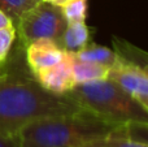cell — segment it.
I'll return each instance as SVG.
<instances>
[{"mask_svg": "<svg viewBox=\"0 0 148 147\" xmlns=\"http://www.w3.org/2000/svg\"><path fill=\"white\" fill-rule=\"evenodd\" d=\"M66 95L81 107L116 125L148 124V109L108 78L75 85Z\"/></svg>", "mask_w": 148, "mask_h": 147, "instance_id": "cell-3", "label": "cell"}, {"mask_svg": "<svg viewBox=\"0 0 148 147\" xmlns=\"http://www.w3.org/2000/svg\"><path fill=\"white\" fill-rule=\"evenodd\" d=\"M148 124L131 122L118 126L108 135L90 142L84 147H148Z\"/></svg>", "mask_w": 148, "mask_h": 147, "instance_id": "cell-7", "label": "cell"}, {"mask_svg": "<svg viewBox=\"0 0 148 147\" xmlns=\"http://www.w3.org/2000/svg\"><path fill=\"white\" fill-rule=\"evenodd\" d=\"M108 80L113 81L143 108L148 109V67L125 61L118 57L117 63L109 68Z\"/></svg>", "mask_w": 148, "mask_h": 147, "instance_id": "cell-5", "label": "cell"}, {"mask_svg": "<svg viewBox=\"0 0 148 147\" xmlns=\"http://www.w3.org/2000/svg\"><path fill=\"white\" fill-rule=\"evenodd\" d=\"M65 52L51 39H38L25 47V57L29 70L33 76L53 67L65 56Z\"/></svg>", "mask_w": 148, "mask_h": 147, "instance_id": "cell-6", "label": "cell"}, {"mask_svg": "<svg viewBox=\"0 0 148 147\" xmlns=\"http://www.w3.org/2000/svg\"><path fill=\"white\" fill-rule=\"evenodd\" d=\"M60 9L68 23L83 22L87 17V0H65Z\"/></svg>", "mask_w": 148, "mask_h": 147, "instance_id": "cell-14", "label": "cell"}, {"mask_svg": "<svg viewBox=\"0 0 148 147\" xmlns=\"http://www.w3.org/2000/svg\"><path fill=\"white\" fill-rule=\"evenodd\" d=\"M0 147H21L20 134H0Z\"/></svg>", "mask_w": 148, "mask_h": 147, "instance_id": "cell-16", "label": "cell"}, {"mask_svg": "<svg viewBox=\"0 0 148 147\" xmlns=\"http://www.w3.org/2000/svg\"><path fill=\"white\" fill-rule=\"evenodd\" d=\"M35 80L49 93L64 95L75 86L72 69V54L65 52V56L57 64L34 76Z\"/></svg>", "mask_w": 148, "mask_h": 147, "instance_id": "cell-8", "label": "cell"}, {"mask_svg": "<svg viewBox=\"0 0 148 147\" xmlns=\"http://www.w3.org/2000/svg\"><path fill=\"white\" fill-rule=\"evenodd\" d=\"M72 69L75 85L105 80V78H108V73H109V68L79 60L78 57H75L74 54H72Z\"/></svg>", "mask_w": 148, "mask_h": 147, "instance_id": "cell-10", "label": "cell"}, {"mask_svg": "<svg viewBox=\"0 0 148 147\" xmlns=\"http://www.w3.org/2000/svg\"><path fill=\"white\" fill-rule=\"evenodd\" d=\"M40 0H0V10L10 20L12 25L17 27L22 16Z\"/></svg>", "mask_w": 148, "mask_h": 147, "instance_id": "cell-12", "label": "cell"}, {"mask_svg": "<svg viewBox=\"0 0 148 147\" xmlns=\"http://www.w3.org/2000/svg\"><path fill=\"white\" fill-rule=\"evenodd\" d=\"M84 109L74 99L47 91L31 72L8 64L0 78V134H20L27 124Z\"/></svg>", "mask_w": 148, "mask_h": 147, "instance_id": "cell-1", "label": "cell"}, {"mask_svg": "<svg viewBox=\"0 0 148 147\" xmlns=\"http://www.w3.org/2000/svg\"><path fill=\"white\" fill-rule=\"evenodd\" d=\"M16 36H17V31L14 26L0 29V65H4L9 59Z\"/></svg>", "mask_w": 148, "mask_h": 147, "instance_id": "cell-15", "label": "cell"}, {"mask_svg": "<svg viewBox=\"0 0 148 147\" xmlns=\"http://www.w3.org/2000/svg\"><path fill=\"white\" fill-rule=\"evenodd\" d=\"M118 126L84 108L27 124L20 132L21 147H84Z\"/></svg>", "mask_w": 148, "mask_h": 147, "instance_id": "cell-2", "label": "cell"}, {"mask_svg": "<svg viewBox=\"0 0 148 147\" xmlns=\"http://www.w3.org/2000/svg\"><path fill=\"white\" fill-rule=\"evenodd\" d=\"M66 25L59 5L40 0L22 16L16 31L23 47L38 39H51L60 46Z\"/></svg>", "mask_w": 148, "mask_h": 147, "instance_id": "cell-4", "label": "cell"}, {"mask_svg": "<svg viewBox=\"0 0 148 147\" xmlns=\"http://www.w3.org/2000/svg\"><path fill=\"white\" fill-rule=\"evenodd\" d=\"M7 69H8V64L5 63L4 65H0V78L3 77V76L5 74V72H7Z\"/></svg>", "mask_w": 148, "mask_h": 147, "instance_id": "cell-18", "label": "cell"}, {"mask_svg": "<svg viewBox=\"0 0 148 147\" xmlns=\"http://www.w3.org/2000/svg\"><path fill=\"white\" fill-rule=\"evenodd\" d=\"M8 26H13L12 22H10V20L7 17V16L4 14V13L0 10V29L3 27H8Z\"/></svg>", "mask_w": 148, "mask_h": 147, "instance_id": "cell-17", "label": "cell"}, {"mask_svg": "<svg viewBox=\"0 0 148 147\" xmlns=\"http://www.w3.org/2000/svg\"><path fill=\"white\" fill-rule=\"evenodd\" d=\"M74 55L79 60L94 63V64H99V65H104L107 68H112L118 60V55L114 52V49H110L108 47L92 43V42Z\"/></svg>", "mask_w": 148, "mask_h": 147, "instance_id": "cell-11", "label": "cell"}, {"mask_svg": "<svg viewBox=\"0 0 148 147\" xmlns=\"http://www.w3.org/2000/svg\"><path fill=\"white\" fill-rule=\"evenodd\" d=\"M44 1H48V3H52V4H55V5H61L62 3L65 1V0H44Z\"/></svg>", "mask_w": 148, "mask_h": 147, "instance_id": "cell-19", "label": "cell"}, {"mask_svg": "<svg viewBox=\"0 0 148 147\" xmlns=\"http://www.w3.org/2000/svg\"><path fill=\"white\" fill-rule=\"evenodd\" d=\"M113 46H114V52L120 59L142 67H148L146 52L139 49L138 47H134L129 42H125L120 38H113Z\"/></svg>", "mask_w": 148, "mask_h": 147, "instance_id": "cell-13", "label": "cell"}, {"mask_svg": "<svg viewBox=\"0 0 148 147\" xmlns=\"http://www.w3.org/2000/svg\"><path fill=\"white\" fill-rule=\"evenodd\" d=\"M92 29L83 22H70L66 25L64 33H62L60 47L64 51L70 54H77L82 48L91 43Z\"/></svg>", "mask_w": 148, "mask_h": 147, "instance_id": "cell-9", "label": "cell"}]
</instances>
